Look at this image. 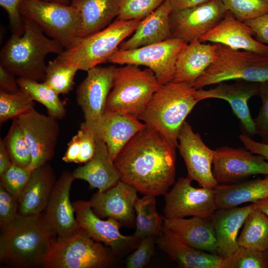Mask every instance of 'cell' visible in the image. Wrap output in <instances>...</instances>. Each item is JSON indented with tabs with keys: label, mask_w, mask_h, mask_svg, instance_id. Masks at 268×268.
Masks as SVG:
<instances>
[{
	"label": "cell",
	"mask_w": 268,
	"mask_h": 268,
	"mask_svg": "<svg viewBox=\"0 0 268 268\" xmlns=\"http://www.w3.org/2000/svg\"><path fill=\"white\" fill-rule=\"evenodd\" d=\"M177 146L146 126L127 142L114 163L120 180L144 195H164L175 182Z\"/></svg>",
	"instance_id": "1"
},
{
	"label": "cell",
	"mask_w": 268,
	"mask_h": 268,
	"mask_svg": "<svg viewBox=\"0 0 268 268\" xmlns=\"http://www.w3.org/2000/svg\"><path fill=\"white\" fill-rule=\"evenodd\" d=\"M57 237L43 212L34 216L19 215L11 224L1 228L0 263L17 268L42 267Z\"/></svg>",
	"instance_id": "2"
},
{
	"label": "cell",
	"mask_w": 268,
	"mask_h": 268,
	"mask_svg": "<svg viewBox=\"0 0 268 268\" xmlns=\"http://www.w3.org/2000/svg\"><path fill=\"white\" fill-rule=\"evenodd\" d=\"M24 31L21 36L12 34L0 54L1 66L18 78L44 80L46 56L58 55L65 49L48 38L35 22L23 17Z\"/></svg>",
	"instance_id": "3"
},
{
	"label": "cell",
	"mask_w": 268,
	"mask_h": 268,
	"mask_svg": "<svg viewBox=\"0 0 268 268\" xmlns=\"http://www.w3.org/2000/svg\"><path fill=\"white\" fill-rule=\"evenodd\" d=\"M197 89L184 82L170 81L161 85L138 119L175 144L185 119L200 102Z\"/></svg>",
	"instance_id": "4"
},
{
	"label": "cell",
	"mask_w": 268,
	"mask_h": 268,
	"mask_svg": "<svg viewBox=\"0 0 268 268\" xmlns=\"http://www.w3.org/2000/svg\"><path fill=\"white\" fill-rule=\"evenodd\" d=\"M140 21L116 18L104 29L83 38L75 47L65 50L55 59L65 66L87 71L108 62L124 40L134 33Z\"/></svg>",
	"instance_id": "5"
},
{
	"label": "cell",
	"mask_w": 268,
	"mask_h": 268,
	"mask_svg": "<svg viewBox=\"0 0 268 268\" xmlns=\"http://www.w3.org/2000/svg\"><path fill=\"white\" fill-rule=\"evenodd\" d=\"M161 85L153 71L131 64L116 67L105 111L131 115L136 118Z\"/></svg>",
	"instance_id": "6"
},
{
	"label": "cell",
	"mask_w": 268,
	"mask_h": 268,
	"mask_svg": "<svg viewBox=\"0 0 268 268\" xmlns=\"http://www.w3.org/2000/svg\"><path fill=\"white\" fill-rule=\"evenodd\" d=\"M268 80V55L218 44L212 63L193 85L197 89L229 80Z\"/></svg>",
	"instance_id": "7"
},
{
	"label": "cell",
	"mask_w": 268,
	"mask_h": 268,
	"mask_svg": "<svg viewBox=\"0 0 268 268\" xmlns=\"http://www.w3.org/2000/svg\"><path fill=\"white\" fill-rule=\"evenodd\" d=\"M91 238L82 228L67 237L57 238L44 261V268H103L114 261L111 249Z\"/></svg>",
	"instance_id": "8"
},
{
	"label": "cell",
	"mask_w": 268,
	"mask_h": 268,
	"mask_svg": "<svg viewBox=\"0 0 268 268\" xmlns=\"http://www.w3.org/2000/svg\"><path fill=\"white\" fill-rule=\"evenodd\" d=\"M20 11L23 17L35 22L47 36L65 50L75 47L82 39L79 37V14L71 4L22 0Z\"/></svg>",
	"instance_id": "9"
},
{
	"label": "cell",
	"mask_w": 268,
	"mask_h": 268,
	"mask_svg": "<svg viewBox=\"0 0 268 268\" xmlns=\"http://www.w3.org/2000/svg\"><path fill=\"white\" fill-rule=\"evenodd\" d=\"M187 44L179 39L171 38L132 50L118 49L108 62L147 67L153 71L159 84L163 85L173 80L178 57Z\"/></svg>",
	"instance_id": "10"
},
{
	"label": "cell",
	"mask_w": 268,
	"mask_h": 268,
	"mask_svg": "<svg viewBox=\"0 0 268 268\" xmlns=\"http://www.w3.org/2000/svg\"><path fill=\"white\" fill-rule=\"evenodd\" d=\"M21 128L32 157L28 169L32 172L53 158L59 135L58 120L34 107L15 119Z\"/></svg>",
	"instance_id": "11"
},
{
	"label": "cell",
	"mask_w": 268,
	"mask_h": 268,
	"mask_svg": "<svg viewBox=\"0 0 268 268\" xmlns=\"http://www.w3.org/2000/svg\"><path fill=\"white\" fill-rule=\"evenodd\" d=\"M192 181L188 176L180 177L165 195L164 218H211L217 209L214 188H195Z\"/></svg>",
	"instance_id": "12"
},
{
	"label": "cell",
	"mask_w": 268,
	"mask_h": 268,
	"mask_svg": "<svg viewBox=\"0 0 268 268\" xmlns=\"http://www.w3.org/2000/svg\"><path fill=\"white\" fill-rule=\"evenodd\" d=\"M72 203L79 227L93 239L109 248L114 256H123L138 245L140 239L134 235L125 236L120 232L123 225L119 221L111 218H100L93 210L89 201Z\"/></svg>",
	"instance_id": "13"
},
{
	"label": "cell",
	"mask_w": 268,
	"mask_h": 268,
	"mask_svg": "<svg viewBox=\"0 0 268 268\" xmlns=\"http://www.w3.org/2000/svg\"><path fill=\"white\" fill-rule=\"evenodd\" d=\"M116 67H95L87 71L86 78L76 91V101L83 113L84 121L80 127L90 132L105 112L106 103L112 89Z\"/></svg>",
	"instance_id": "14"
},
{
	"label": "cell",
	"mask_w": 268,
	"mask_h": 268,
	"mask_svg": "<svg viewBox=\"0 0 268 268\" xmlns=\"http://www.w3.org/2000/svg\"><path fill=\"white\" fill-rule=\"evenodd\" d=\"M227 11L221 0H209L171 12L170 22L172 37L187 44L199 40L223 19Z\"/></svg>",
	"instance_id": "15"
},
{
	"label": "cell",
	"mask_w": 268,
	"mask_h": 268,
	"mask_svg": "<svg viewBox=\"0 0 268 268\" xmlns=\"http://www.w3.org/2000/svg\"><path fill=\"white\" fill-rule=\"evenodd\" d=\"M215 150L212 169L218 184L229 185L252 175H268V162L245 147H220Z\"/></svg>",
	"instance_id": "16"
},
{
	"label": "cell",
	"mask_w": 268,
	"mask_h": 268,
	"mask_svg": "<svg viewBox=\"0 0 268 268\" xmlns=\"http://www.w3.org/2000/svg\"><path fill=\"white\" fill-rule=\"evenodd\" d=\"M178 140L177 147L186 164L187 176L197 181L200 187L214 188L218 184L212 169L215 150L204 144L186 121L181 127Z\"/></svg>",
	"instance_id": "17"
},
{
	"label": "cell",
	"mask_w": 268,
	"mask_h": 268,
	"mask_svg": "<svg viewBox=\"0 0 268 268\" xmlns=\"http://www.w3.org/2000/svg\"><path fill=\"white\" fill-rule=\"evenodd\" d=\"M235 81L232 83L222 82L208 90L197 89L196 96L199 101L208 98L227 101L234 114L239 119L244 134L251 137L257 133L248 101L252 97L259 95L261 83L244 80Z\"/></svg>",
	"instance_id": "18"
},
{
	"label": "cell",
	"mask_w": 268,
	"mask_h": 268,
	"mask_svg": "<svg viewBox=\"0 0 268 268\" xmlns=\"http://www.w3.org/2000/svg\"><path fill=\"white\" fill-rule=\"evenodd\" d=\"M74 180L72 173L67 171L62 172L55 182L47 206L43 212L47 223L57 237L68 236L80 228L69 198Z\"/></svg>",
	"instance_id": "19"
},
{
	"label": "cell",
	"mask_w": 268,
	"mask_h": 268,
	"mask_svg": "<svg viewBox=\"0 0 268 268\" xmlns=\"http://www.w3.org/2000/svg\"><path fill=\"white\" fill-rule=\"evenodd\" d=\"M137 191L120 180L108 190L93 195L89 201L94 212L100 217L113 218L123 226L135 224L134 204Z\"/></svg>",
	"instance_id": "20"
},
{
	"label": "cell",
	"mask_w": 268,
	"mask_h": 268,
	"mask_svg": "<svg viewBox=\"0 0 268 268\" xmlns=\"http://www.w3.org/2000/svg\"><path fill=\"white\" fill-rule=\"evenodd\" d=\"M146 127L144 123L134 116L105 111L99 123L91 132L96 141L102 140L106 143L110 158L114 162L127 142Z\"/></svg>",
	"instance_id": "21"
},
{
	"label": "cell",
	"mask_w": 268,
	"mask_h": 268,
	"mask_svg": "<svg viewBox=\"0 0 268 268\" xmlns=\"http://www.w3.org/2000/svg\"><path fill=\"white\" fill-rule=\"evenodd\" d=\"M254 32L244 22L227 11L223 19L213 29L203 35L201 42L220 44L234 50L251 51L268 55V45L257 41Z\"/></svg>",
	"instance_id": "22"
},
{
	"label": "cell",
	"mask_w": 268,
	"mask_h": 268,
	"mask_svg": "<svg viewBox=\"0 0 268 268\" xmlns=\"http://www.w3.org/2000/svg\"><path fill=\"white\" fill-rule=\"evenodd\" d=\"M156 244L181 268H221L223 257L192 247L164 226Z\"/></svg>",
	"instance_id": "23"
},
{
	"label": "cell",
	"mask_w": 268,
	"mask_h": 268,
	"mask_svg": "<svg viewBox=\"0 0 268 268\" xmlns=\"http://www.w3.org/2000/svg\"><path fill=\"white\" fill-rule=\"evenodd\" d=\"M171 12L169 1L165 0L153 12L140 21L133 35L124 41L119 49L132 50L173 38L170 22Z\"/></svg>",
	"instance_id": "24"
},
{
	"label": "cell",
	"mask_w": 268,
	"mask_h": 268,
	"mask_svg": "<svg viewBox=\"0 0 268 268\" xmlns=\"http://www.w3.org/2000/svg\"><path fill=\"white\" fill-rule=\"evenodd\" d=\"M56 182L49 163L34 170L18 200V213L22 216L41 214L48 203Z\"/></svg>",
	"instance_id": "25"
},
{
	"label": "cell",
	"mask_w": 268,
	"mask_h": 268,
	"mask_svg": "<svg viewBox=\"0 0 268 268\" xmlns=\"http://www.w3.org/2000/svg\"><path fill=\"white\" fill-rule=\"evenodd\" d=\"M218 43L203 44L199 40L187 44L180 53L172 81L193 86L214 61Z\"/></svg>",
	"instance_id": "26"
},
{
	"label": "cell",
	"mask_w": 268,
	"mask_h": 268,
	"mask_svg": "<svg viewBox=\"0 0 268 268\" xmlns=\"http://www.w3.org/2000/svg\"><path fill=\"white\" fill-rule=\"evenodd\" d=\"M254 202L243 207L217 209L210 219L215 233L218 255L223 258L233 253L238 248V232L250 212Z\"/></svg>",
	"instance_id": "27"
},
{
	"label": "cell",
	"mask_w": 268,
	"mask_h": 268,
	"mask_svg": "<svg viewBox=\"0 0 268 268\" xmlns=\"http://www.w3.org/2000/svg\"><path fill=\"white\" fill-rule=\"evenodd\" d=\"M163 225L192 247L218 255L216 235L210 218H164Z\"/></svg>",
	"instance_id": "28"
},
{
	"label": "cell",
	"mask_w": 268,
	"mask_h": 268,
	"mask_svg": "<svg viewBox=\"0 0 268 268\" xmlns=\"http://www.w3.org/2000/svg\"><path fill=\"white\" fill-rule=\"evenodd\" d=\"M96 142V150L92 158L83 166L76 168L72 174L75 179L84 180L91 188L103 192L115 186L120 178L110 158L106 143L102 140Z\"/></svg>",
	"instance_id": "29"
},
{
	"label": "cell",
	"mask_w": 268,
	"mask_h": 268,
	"mask_svg": "<svg viewBox=\"0 0 268 268\" xmlns=\"http://www.w3.org/2000/svg\"><path fill=\"white\" fill-rule=\"evenodd\" d=\"M70 4L79 14L81 39L104 29L119 14L118 0H72Z\"/></svg>",
	"instance_id": "30"
},
{
	"label": "cell",
	"mask_w": 268,
	"mask_h": 268,
	"mask_svg": "<svg viewBox=\"0 0 268 268\" xmlns=\"http://www.w3.org/2000/svg\"><path fill=\"white\" fill-rule=\"evenodd\" d=\"M217 209H225L268 198V175L236 183L217 184L214 188Z\"/></svg>",
	"instance_id": "31"
},
{
	"label": "cell",
	"mask_w": 268,
	"mask_h": 268,
	"mask_svg": "<svg viewBox=\"0 0 268 268\" xmlns=\"http://www.w3.org/2000/svg\"><path fill=\"white\" fill-rule=\"evenodd\" d=\"M136 229L134 235L141 240L149 235L157 236L163 228L164 215L156 208V196L144 195L137 199L134 204Z\"/></svg>",
	"instance_id": "32"
},
{
	"label": "cell",
	"mask_w": 268,
	"mask_h": 268,
	"mask_svg": "<svg viewBox=\"0 0 268 268\" xmlns=\"http://www.w3.org/2000/svg\"><path fill=\"white\" fill-rule=\"evenodd\" d=\"M237 242L239 246L260 252L268 249V217L256 205L247 216Z\"/></svg>",
	"instance_id": "33"
},
{
	"label": "cell",
	"mask_w": 268,
	"mask_h": 268,
	"mask_svg": "<svg viewBox=\"0 0 268 268\" xmlns=\"http://www.w3.org/2000/svg\"><path fill=\"white\" fill-rule=\"evenodd\" d=\"M17 80L20 88L26 90L33 101L45 107L49 116L57 120L65 117L66 109L59 94L46 82L22 78Z\"/></svg>",
	"instance_id": "34"
},
{
	"label": "cell",
	"mask_w": 268,
	"mask_h": 268,
	"mask_svg": "<svg viewBox=\"0 0 268 268\" xmlns=\"http://www.w3.org/2000/svg\"><path fill=\"white\" fill-rule=\"evenodd\" d=\"M2 139L12 163L28 169L32 161L30 150L24 133L15 119Z\"/></svg>",
	"instance_id": "35"
},
{
	"label": "cell",
	"mask_w": 268,
	"mask_h": 268,
	"mask_svg": "<svg viewBox=\"0 0 268 268\" xmlns=\"http://www.w3.org/2000/svg\"><path fill=\"white\" fill-rule=\"evenodd\" d=\"M34 101L29 93L20 88L14 93L0 90V123L14 119L34 107Z\"/></svg>",
	"instance_id": "36"
},
{
	"label": "cell",
	"mask_w": 268,
	"mask_h": 268,
	"mask_svg": "<svg viewBox=\"0 0 268 268\" xmlns=\"http://www.w3.org/2000/svg\"><path fill=\"white\" fill-rule=\"evenodd\" d=\"M78 70L75 67L65 66L56 59L50 61L46 67L43 81L59 95L66 94L72 90Z\"/></svg>",
	"instance_id": "37"
},
{
	"label": "cell",
	"mask_w": 268,
	"mask_h": 268,
	"mask_svg": "<svg viewBox=\"0 0 268 268\" xmlns=\"http://www.w3.org/2000/svg\"><path fill=\"white\" fill-rule=\"evenodd\" d=\"M221 268H268L264 252L239 246L223 259Z\"/></svg>",
	"instance_id": "38"
},
{
	"label": "cell",
	"mask_w": 268,
	"mask_h": 268,
	"mask_svg": "<svg viewBox=\"0 0 268 268\" xmlns=\"http://www.w3.org/2000/svg\"><path fill=\"white\" fill-rule=\"evenodd\" d=\"M238 20L244 22L268 12L267 0H221Z\"/></svg>",
	"instance_id": "39"
},
{
	"label": "cell",
	"mask_w": 268,
	"mask_h": 268,
	"mask_svg": "<svg viewBox=\"0 0 268 268\" xmlns=\"http://www.w3.org/2000/svg\"><path fill=\"white\" fill-rule=\"evenodd\" d=\"M165 0H118L116 19L141 20L157 9Z\"/></svg>",
	"instance_id": "40"
},
{
	"label": "cell",
	"mask_w": 268,
	"mask_h": 268,
	"mask_svg": "<svg viewBox=\"0 0 268 268\" xmlns=\"http://www.w3.org/2000/svg\"><path fill=\"white\" fill-rule=\"evenodd\" d=\"M31 173L27 168L12 164L10 168L0 176V185L18 201Z\"/></svg>",
	"instance_id": "41"
},
{
	"label": "cell",
	"mask_w": 268,
	"mask_h": 268,
	"mask_svg": "<svg viewBox=\"0 0 268 268\" xmlns=\"http://www.w3.org/2000/svg\"><path fill=\"white\" fill-rule=\"evenodd\" d=\"M156 235H149L140 240L137 247L128 257L126 267L143 268L150 261L155 252Z\"/></svg>",
	"instance_id": "42"
},
{
	"label": "cell",
	"mask_w": 268,
	"mask_h": 268,
	"mask_svg": "<svg viewBox=\"0 0 268 268\" xmlns=\"http://www.w3.org/2000/svg\"><path fill=\"white\" fill-rule=\"evenodd\" d=\"M259 95L262 105L253 121L256 133L261 138L262 142L268 144V80L260 83Z\"/></svg>",
	"instance_id": "43"
},
{
	"label": "cell",
	"mask_w": 268,
	"mask_h": 268,
	"mask_svg": "<svg viewBox=\"0 0 268 268\" xmlns=\"http://www.w3.org/2000/svg\"><path fill=\"white\" fill-rule=\"evenodd\" d=\"M18 201L0 185V226L11 224L18 216Z\"/></svg>",
	"instance_id": "44"
},
{
	"label": "cell",
	"mask_w": 268,
	"mask_h": 268,
	"mask_svg": "<svg viewBox=\"0 0 268 268\" xmlns=\"http://www.w3.org/2000/svg\"><path fill=\"white\" fill-rule=\"evenodd\" d=\"M22 0H0V5L7 12L13 34L21 36L24 31L23 17L20 11Z\"/></svg>",
	"instance_id": "45"
},
{
	"label": "cell",
	"mask_w": 268,
	"mask_h": 268,
	"mask_svg": "<svg viewBox=\"0 0 268 268\" xmlns=\"http://www.w3.org/2000/svg\"><path fill=\"white\" fill-rule=\"evenodd\" d=\"M77 134L80 141V152L77 163H85L94 155L96 142L93 134L85 128L80 127Z\"/></svg>",
	"instance_id": "46"
},
{
	"label": "cell",
	"mask_w": 268,
	"mask_h": 268,
	"mask_svg": "<svg viewBox=\"0 0 268 268\" xmlns=\"http://www.w3.org/2000/svg\"><path fill=\"white\" fill-rule=\"evenodd\" d=\"M254 32L255 39L264 45H268V12L244 22Z\"/></svg>",
	"instance_id": "47"
},
{
	"label": "cell",
	"mask_w": 268,
	"mask_h": 268,
	"mask_svg": "<svg viewBox=\"0 0 268 268\" xmlns=\"http://www.w3.org/2000/svg\"><path fill=\"white\" fill-rule=\"evenodd\" d=\"M15 75L0 66V90L9 93L17 92L20 89Z\"/></svg>",
	"instance_id": "48"
},
{
	"label": "cell",
	"mask_w": 268,
	"mask_h": 268,
	"mask_svg": "<svg viewBox=\"0 0 268 268\" xmlns=\"http://www.w3.org/2000/svg\"><path fill=\"white\" fill-rule=\"evenodd\" d=\"M239 138L246 149L253 154L262 156L268 161V144L256 141L244 134H241Z\"/></svg>",
	"instance_id": "49"
},
{
	"label": "cell",
	"mask_w": 268,
	"mask_h": 268,
	"mask_svg": "<svg viewBox=\"0 0 268 268\" xmlns=\"http://www.w3.org/2000/svg\"><path fill=\"white\" fill-rule=\"evenodd\" d=\"M80 152V141L78 135H74L68 144L62 160L67 163H77Z\"/></svg>",
	"instance_id": "50"
},
{
	"label": "cell",
	"mask_w": 268,
	"mask_h": 268,
	"mask_svg": "<svg viewBox=\"0 0 268 268\" xmlns=\"http://www.w3.org/2000/svg\"><path fill=\"white\" fill-rule=\"evenodd\" d=\"M209 0H168L171 9V12L178 11L199 5Z\"/></svg>",
	"instance_id": "51"
},
{
	"label": "cell",
	"mask_w": 268,
	"mask_h": 268,
	"mask_svg": "<svg viewBox=\"0 0 268 268\" xmlns=\"http://www.w3.org/2000/svg\"><path fill=\"white\" fill-rule=\"evenodd\" d=\"M3 139L0 140V176L7 171L12 165Z\"/></svg>",
	"instance_id": "52"
},
{
	"label": "cell",
	"mask_w": 268,
	"mask_h": 268,
	"mask_svg": "<svg viewBox=\"0 0 268 268\" xmlns=\"http://www.w3.org/2000/svg\"><path fill=\"white\" fill-rule=\"evenodd\" d=\"M254 203L256 207L263 211L268 217V198L260 200Z\"/></svg>",
	"instance_id": "53"
},
{
	"label": "cell",
	"mask_w": 268,
	"mask_h": 268,
	"mask_svg": "<svg viewBox=\"0 0 268 268\" xmlns=\"http://www.w3.org/2000/svg\"><path fill=\"white\" fill-rule=\"evenodd\" d=\"M44 1L52 2L63 4L65 5H69L72 0H41Z\"/></svg>",
	"instance_id": "54"
},
{
	"label": "cell",
	"mask_w": 268,
	"mask_h": 268,
	"mask_svg": "<svg viewBox=\"0 0 268 268\" xmlns=\"http://www.w3.org/2000/svg\"><path fill=\"white\" fill-rule=\"evenodd\" d=\"M264 254H265L266 258L267 260V262L268 263V249L264 252Z\"/></svg>",
	"instance_id": "55"
},
{
	"label": "cell",
	"mask_w": 268,
	"mask_h": 268,
	"mask_svg": "<svg viewBox=\"0 0 268 268\" xmlns=\"http://www.w3.org/2000/svg\"><path fill=\"white\" fill-rule=\"evenodd\" d=\"M268 1V0H267Z\"/></svg>",
	"instance_id": "56"
}]
</instances>
